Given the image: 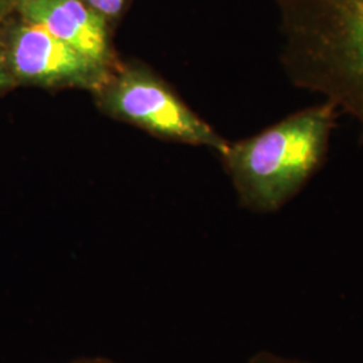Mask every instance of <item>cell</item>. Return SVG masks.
<instances>
[{"mask_svg":"<svg viewBox=\"0 0 363 363\" xmlns=\"http://www.w3.org/2000/svg\"><path fill=\"white\" fill-rule=\"evenodd\" d=\"M99 109L118 121L177 143L208 147L220 155L225 140L148 66L118 62L91 93Z\"/></svg>","mask_w":363,"mask_h":363,"instance_id":"3","label":"cell"},{"mask_svg":"<svg viewBox=\"0 0 363 363\" xmlns=\"http://www.w3.org/2000/svg\"><path fill=\"white\" fill-rule=\"evenodd\" d=\"M94 11L100 13L113 27L125 11L130 0H85Z\"/></svg>","mask_w":363,"mask_h":363,"instance_id":"6","label":"cell"},{"mask_svg":"<svg viewBox=\"0 0 363 363\" xmlns=\"http://www.w3.org/2000/svg\"><path fill=\"white\" fill-rule=\"evenodd\" d=\"M16 86L13 76L10 73V69L7 65V60L4 55V49L0 40V96L7 94L9 91H13Z\"/></svg>","mask_w":363,"mask_h":363,"instance_id":"7","label":"cell"},{"mask_svg":"<svg viewBox=\"0 0 363 363\" xmlns=\"http://www.w3.org/2000/svg\"><path fill=\"white\" fill-rule=\"evenodd\" d=\"M276 7L288 79L363 128V0H276Z\"/></svg>","mask_w":363,"mask_h":363,"instance_id":"1","label":"cell"},{"mask_svg":"<svg viewBox=\"0 0 363 363\" xmlns=\"http://www.w3.org/2000/svg\"><path fill=\"white\" fill-rule=\"evenodd\" d=\"M0 40L16 86L93 93L112 72L15 11L0 23Z\"/></svg>","mask_w":363,"mask_h":363,"instance_id":"4","label":"cell"},{"mask_svg":"<svg viewBox=\"0 0 363 363\" xmlns=\"http://www.w3.org/2000/svg\"><path fill=\"white\" fill-rule=\"evenodd\" d=\"M339 113L323 100L247 139L228 142L220 156L240 205L272 214L289 203L323 167Z\"/></svg>","mask_w":363,"mask_h":363,"instance_id":"2","label":"cell"},{"mask_svg":"<svg viewBox=\"0 0 363 363\" xmlns=\"http://www.w3.org/2000/svg\"><path fill=\"white\" fill-rule=\"evenodd\" d=\"M69 363H117L115 361H111L108 358H103V357H94V358H79L77 361Z\"/></svg>","mask_w":363,"mask_h":363,"instance_id":"10","label":"cell"},{"mask_svg":"<svg viewBox=\"0 0 363 363\" xmlns=\"http://www.w3.org/2000/svg\"><path fill=\"white\" fill-rule=\"evenodd\" d=\"M18 0H0V23L15 11Z\"/></svg>","mask_w":363,"mask_h":363,"instance_id":"9","label":"cell"},{"mask_svg":"<svg viewBox=\"0 0 363 363\" xmlns=\"http://www.w3.org/2000/svg\"><path fill=\"white\" fill-rule=\"evenodd\" d=\"M247 363H312L298 358H288L271 351H259L253 354Z\"/></svg>","mask_w":363,"mask_h":363,"instance_id":"8","label":"cell"},{"mask_svg":"<svg viewBox=\"0 0 363 363\" xmlns=\"http://www.w3.org/2000/svg\"><path fill=\"white\" fill-rule=\"evenodd\" d=\"M15 13L108 70L120 62L112 45L113 27L85 0H18Z\"/></svg>","mask_w":363,"mask_h":363,"instance_id":"5","label":"cell"}]
</instances>
